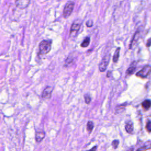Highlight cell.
<instances>
[{
	"mask_svg": "<svg viewBox=\"0 0 151 151\" xmlns=\"http://www.w3.org/2000/svg\"><path fill=\"white\" fill-rule=\"evenodd\" d=\"M151 148V141H149L147 142H146L141 148H139L138 150H148Z\"/></svg>",
	"mask_w": 151,
	"mask_h": 151,
	"instance_id": "obj_14",
	"label": "cell"
},
{
	"mask_svg": "<svg viewBox=\"0 0 151 151\" xmlns=\"http://www.w3.org/2000/svg\"><path fill=\"white\" fill-rule=\"evenodd\" d=\"M120 50H121V48L118 47L116 50L114 52V54L113 55V61L114 63H116L119 59V54H120Z\"/></svg>",
	"mask_w": 151,
	"mask_h": 151,
	"instance_id": "obj_13",
	"label": "cell"
},
{
	"mask_svg": "<svg viewBox=\"0 0 151 151\" xmlns=\"http://www.w3.org/2000/svg\"><path fill=\"white\" fill-rule=\"evenodd\" d=\"M52 40H43L39 44V54L44 55L48 53L52 48Z\"/></svg>",
	"mask_w": 151,
	"mask_h": 151,
	"instance_id": "obj_1",
	"label": "cell"
},
{
	"mask_svg": "<svg viewBox=\"0 0 151 151\" xmlns=\"http://www.w3.org/2000/svg\"><path fill=\"white\" fill-rule=\"evenodd\" d=\"M90 37H86V39L84 40L83 41V42L81 43L80 46L83 48H85V47H87L89 44H90Z\"/></svg>",
	"mask_w": 151,
	"mask_h": 151,
	"instance_id": "obj_15",
	"label": "cell"
},
{
	"mask_svg": "<svg viewBox=\"0 0 151 151\" xmlns=\"http://www.w3.org/2000/svg\"><path fill=\"white\" fill-rule=\"evenodd\" d=\"M81 25V21L80 20H77L74 21V23L72 24L71 28H70V38H74L80 28Z\"/></svg>",
	"mask_w": 151,
	"mask_h": 151,
	"instance_id": "obj_2",
	"label": "cell"
},
{
	"mask_svg": "<svg viewBox=\"0 0 151 151\" xmlns=\"http://www.w3.org/2000/svg\"><path fill=\"white\" fill-rule=\"evenodd\" d=\"M74 59L73 56H71L70 55L69 56H68V59H67L65 61V64H64V66L65 67H68L69 66H70V64H72L73 63Z\"/></svg>",
	"mask_w": 151,
	"mask_h": 151,
	"instance_id": "obj_16",
	"label": "cell"
},
{
	"mask_svg": "<svg viewBox=\"0 0 151 151\" xmlns=\"http://www.w3.org/2000/svg\"><path fill=\"white\" fill-rule=\"evenodd\" d=\"M30 0H16L15 5L20 10L26 8L30 4Z\"/></svg>",
	"mask_w": 151,
	"mask_h": 151,
	"instance_id": "obj_6",
	"label": "cell"
},
{
	"mask_svg": "<svg viewBox=\"0 0 151 151\" xmlns=\"http://www.w3.org/2000/svg\"><path fill=\"white\" fill-rule=\"evenodd\" d=\"M93 25V22L92 20H89L87 23H86V26L88 27H92Z\"/></svg>",
	"mask_w": 151,
	"mask_h": 151,
	"instance_id": "obj_21",
	"label": "cell"
},
{
	"mask_svg": "<svg viewBox=\"0 0 151 151\" xmlns=\"http://www.w3.org/2000/svg\"><path fill=\"white\" fill-rule=\"evenodd\" d=\"M53 90V88L52 87L47 86L42 92V94H41L42 98L46 99L51 98Z\"/></svg>",
	"mask_w": 151,
	"mask_h": 151,
	"instance_id": "obj_7",
	"label": "cell"
},
{
	"mask_svg": "<svg viewBox=\"0 0 151 151\" xmlns=\"http://www.w3.org/2000/svg\"><path fill=\"white\" fill-rule=\"evenodd\" d=\"M125 129L126 132L129 133H132L133 131V124L132 122H129L126 124L125 126Z\"/></svg>",
	"mask_w": 151,
	"mask_h": 151,
	"instance_id": "obj_12",
	"label": "cell"
},
{
	"mask_svg": "<svg viewBox=\"0 0 151 151\" xmlns=\"http://www.w3.org/2000/svg\"><path fill=\"white\" fill-rule=\"evenodd\" d=\"M146 129L148 132H151V122L150 121H148V122L146 123Z\"/></svg>",
	"mask_w": 151,
	"mask_h": 151,
	"instance_id": "obj_19",
	"label": "cell"
},
{
	"mask_svg": "<svg viewBox=\"0 0 151 151\" xmlns=\"http://www.w3.org/2000/svg\"><path fill=\"white\" fill-rule=\"evenodd\" d=\"M110 56V55L109 54H108L103 57L101 62H100V63L99 64V69L100 72H104L106 71V70L108 68V66L109 63Z\"/></svg>",
	"mask_w": 151,
	"mask_h": 151,
	"instance_id": "obj_5",
	"label": "cell"
},
{
	"mask_svg": "<svg viewBox=\"0 0 151 151\" xmlns=\"http://www.w3.org/2000/svg\"><path fill=\"white\" fill-rule=\"evenodd\" d=\"M146 46L147 47H149L151 46V39H150L149 40H148L147 41V44H146Z\"/></svg>",
	"mask_w": 151,
	"mask_h": 151,
	"instance_id": "obj_22",
	"label": "cell"
},
{
	"mask_svg": "<svg viewBox=\"0 0 151 151\" xmlns=\"http://www.w3.org/2000/svg\"><path fill=\"white\" fill-rule=\"evenodd\" d=\"M151 74V66L150 65H146L143 68L138 72L136 76L142 79H145L148 77Z\"/></svg>",
	"mask_w": 151,
	"mask_h": 151,
	"instance_id": "obj_4",
	"label": "cell"
},
{
	"mask_svg": "<svg viewBox=\"0 0 151 151\" xmlns=\"http://www.w3.org/2000/svg\"><path fill=\"white\" fill-rule=\"evenodd\" d=\"M74 7V3L72 1H70L67 3L63 10V15L64 17V18L67 19L72 14L73 9Z\"/></svg>",
	"mask_w": 151,
	"mask_h": 151,
	"instance_id": "obj_3",
	"label": "cell"
},
{
	"mask_svg": "<svg viewBox=\"0 0 151 151\" xmlns=\"http://www.w3.org/2000/svg\"><path fill=\"white\" fill-rule=\"evenodd\" d=\"M136 64H137V63L135 61L133 62V63H132V64L130 65V66L129 67V69L126 70V75L130 76V75H131V74H132L134 73H135V72L137 69Z\"/></svg>",
	"mask_w": 151,
	"mask_h": 151,
	"instance_id": "obj_10",
	"label": "cell"
},
{
	"mask_svg": "<svg viewBox=\"0 0 151 151\" xmlns=\"http://www.w3.org/2000/svg\"><path fill=\"white\" fill-rule=\"evenodd\" d=\"M139 34H139V31H137L135 32V34H134L132 42H131V44H130V49H132L134 47V46L135 45V44H137V42L138 41V40L139 39Z\"/></svg>",
	"mask_w": 151,
	"mask_h": 151,
	"instance_id": "obj_9",
	"label": "cell"
},
{
	"mask_svg": "<svg viewBox=\"0 0 151 151\" xmlns=\"http://www.w3.org/2000/svg\"><path fill=\"white\" fill-rule=\"evenodd\" d=\"M85 100L86 104H89L91 102V97L88 94H86L85 95Z\"/></svg>",
	"mask_w": 151,
	"mask_h": 151,
	"instance_id": "obj_18",
	"label": "cell"
},
{
	"mask_svg": "<svg viewBox=\"0 0 151 151\" xmlns=\"http://www.w3.org/2000/svg\"><path fill=\"white\" fill-rule=\"evenodd\" d=\"M119 143V141H117V140H114L113 142H112V146L114 147V149H116L117 148V146H118Z\"/></svg>",
	"mask_w": 151,
	"mask_h": 151,
	"instance_id": "obj_20",
	"label": "cell"
},
{
	"mask_svg": "<svg viewBox=\"0 0 151 151\" xmlns=\"http://www.w3.org/2000/svg\"><path fill=\"white\" fill-rule=\"evenodd\" d=\"M94 128V123L92 121H89L87 123V130L89 133H91Z\"/></svg>",
	"mask_w": 151,
	"mask_h": 151,
	"instance_id": "obj_17",
	"label": "cell"
},
{
	"mask_svg": "<svg viewBox=\"0 0 151 151\" xmlns=\"http://www.w3.org/2000/svg\"><path fill=\"white\" fill-rule=\"evenodd\" d=\"M96 146H95L94 148H93L91 149V150H96Z\"/></svg>",
	"mask_w": 151,
	"mask_h": 151,
	"instance_id": "obj_24",
	"label": "cell"
},
{
	"mask_svg": "<svg viewBox=\"0 0 151 151\" xmlns=\"http://www.w3.org/2000/svg\"><path fill=\"white\" fill-rule=\"evenodd\" d=\"M142 106L145 110H148L151 107V101L150 100H145L142 102Z\"/></svg>",
	"mask_w": 151,
	"mask_h": 151,
	"instance_id": "obj_11",
	"label": "cell"
},
{
	"mask_svg": "<svg viewBox=\"0 0 151 151\" xmlns=\"http://www.w3.org/2000/svg\"><path fill=\"white\" fill-rule=\"evenodd\" d=\"M46 133L43 131H37L36 133V141L37 142H41L45 138Z\"/></svg>",
	"mask_w": 151,
	"mask_h": 151,
	"instance_id": "obj_8",
	"label": "cell"
},
{
	"mask_svg": "<svg viewBox=\"0 0 151 151\" xmlns=\"http://www.w3.org/2000/svg\"><path fill=\"white\" fill-rule=\"evenodd\" d=\"M111 73H112L111 72H109L108 73V74H107V77H110V74H111Z\"/></svg>",
	"mask_w": 151,
	"mask_h": 151,
	"instance_id": "obj_23",
	"label": "cell"
}]
</instances>
